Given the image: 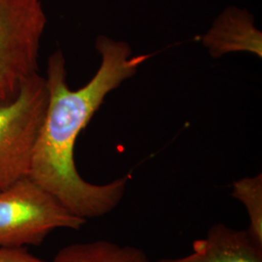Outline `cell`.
Wrapping results in <instances>:
<instances>
[{
	"label": "cell",
	"mask_w": 262,
	"mask_h": 262,
	"mask_svg": "<svg viewBox=\"0 0 262 262\" xmlns=\"http://www.w3.org/2000/svg\"><path fill=\"white\" fill-rule=\"evenodd\" d=\"M95 49L100 56V66L89 83L78 90H71L67 84L62 53L57 51L50 56L45 77L47 109L28 173L31 181L85 221L103 216L118 207L129 176L104 185L86 182L76 167V142L107 94L135 75L151 56H133L126 42L105 35L97 37Z\"/></svg>",
	"instance_id": "cell-1"
},
{
	"label": "cell",
	"mask_w": 262,
	"mask_h": 262,
	"mask_svg": "<svg viewBox=\"0 0 262 262\" xmlns=\"http://www.w3.org/2000/svg\"><path fill=\"white\" fill-rule=\"evenodd\" d=\"M46 24L40 0H0V105L12 101L38 73Z\"/></svg>",
	"instance_id": "cell-3"
},
{
	"label": "cell",
	"mask_w": 262,
	"mask_h": 262,
	"mask_svg": "<svg viewBox=\"0 0 262 262\" xmlns=\"http://www.w3.org/2000/svg\"><path fill=\"white\" fill-rule=\"evenodd\" d=\"M48 98L46 79L36 73L12 101L0 105V189L28 177Z\"/></svg>",
	"instance_id": "cell-4"
},
{
	"label": "cell",
	"mask_w": 262,
	"mask_h": 262,
	"mask_svg": "<svg viewBox=\"0 0 262 262\" xmlns=\"http://www.w3.org/2000/svg\"><path fill=\"white\" fill-rule=\"evenodd\" d=\"M85 224L28 177L0 189V249L38 247L57 228Z\"/></svg>",
	"instance_id": "cell-2"
},
{
	"label": "cell",
	"mask_w": 262,
	"mask_h": 262,
	"mask_svg": "<svg viewBox=\"0 0 262 262\" xmlns=\"http://www.w3.org/2000/svg\"><path fill=\"white\" fill-rule=\"evenodd\" d=\"M202 43L213 57L246 52L262 57V33L253 16L235 6L224 10L204 34Z\"/></svg>",
	"instance_id": "cell-6"
},
{
	"label": "cell",
	"mask_w": 262,
	"mask_h": 262,
	"mask_svg": "<svg viewBox=\"0 0 262 262\" xmlns=\"http://www.w3.org/2000/svg\"><path fill=\"white\" fill-rule=\"evenodd\" d=\"M53 262H150L143 250L107 240L77 243L63 247Z\"/></svg>",
	"instance_id": "cell-7"
},
{
	"label": "cell",
	"mask_w": 262,
	"mask_h": 262,
	"mask_svg": "<svg viewBox=\"0 0 262 262\" xmlns=\"http://www.w3.org/2000/svg\"><path fill=\"white\" fill-rule=\"evenodd\" d=\"M0 262H53L43 260L29 253L27 248L0 249Z\"/></svg>",
	"instance_id": "cell-9"
},
{
	"label": "cell",
	"mask_w": 262,
	"mask_h": 262,
	"mask_svg": "<svg viewBox=\"0 0 262 262\" xmlns=\"http://www.w3.org/2000/svg\"><path fill=\"white\" fill-rule=\"evenodd\" d=\"M232 196L243 204L248 217L247 231L262 247V176L245 177L232 185Z\"/></svg>",
	"instance_id": "cell-8"
},
{
	"label": "cell",
	"mask_w": 262,
	"mask_h": 262,
	"mask_svg": "<svg viewBox=\"0 0 262 262\" xmlns=\"http://www.w3.org/2000/svg\"><path fill=\"white\" fill-rule=\"evenodd\" d=\"M156 262H262V247L253 241L247 229L215 224L205 238L193 242L192 253Z\"/></svg>",
	"instance_id": "cell-5"
}]
</instances>
